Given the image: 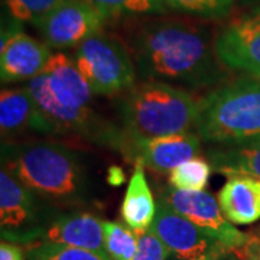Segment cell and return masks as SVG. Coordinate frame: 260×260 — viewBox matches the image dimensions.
Segmentation results:
<instances>
[{
  "label": "cell",
  "instance_id": "cell-1",
  "mask_svg": "<svg viewBox=\"0 0 260 260\" xmlns=\"http://www.w3.org/2000/svg\"><path fill=\"white\" fill-rule=\"evenodd\" d=\"M136 70L148 81L191 88L217 85L227 77L207 29L174 19L150 20L132 39Z\"/></svg>",
  "mask_w": 260,
  "mask_h": 260
},
{
  "label": "cell",
  "instance_id": "cell-2",
  "mask_svg": "<svg viewBox=\"0 0 260 260\" xmlns=\"http://www.w3.org/2000/svg\"><path fill=\"white\" fill-rule=\"evenodd\" d=\"M2 168L55 208L87 204L91 197L83 159L61 143H3Z\"/></svg>",
  "mask_w": 260,
  "mask_h": 260
},
{
  "label": "cell",
  "instance_id": "cell-3",
  "mask_svg": "<svg viewBox=\"0 0 260 260\" xmlns=\"http://www.w3.org/2000/svg\"><path fill=\"white\" fill-rule=\"evenodd\" d=\"M117 112L126 139H150L195 129L200 100L177 85L143 81L124 91Z\"/></svg>",
  "mask_w": 260,
  "mask_h": 260
},
{
  "label": "cell",
  "instance_id": "cell-4",
  "mask_svg": "<svg viewBox=\"0 0 260 260\" xmlns=\"http://www.w3.org/2000/svg\"><path fill=\"white\" fill-rule=\"evenodd\" d=\"M197 135L217 146L260 139V80L243 77L215 87L200 100Z\"/></svg>",
  "mask_w": 260,
  "mask_h": 260
},
{
  "label": "cell",
  "instance_id": "cell-5",
  "mask_svg": "<svg viewBox=\"0 0 260 260\" xmlns=\"http://www.w3.org/2000/svg\"><path fill=\"white\" fill-rule=\"evenodd\" d=\"M74 59L97 95H116L135 85L136 68L116 38L95 34L75 48Z\"/></svg>",
  "mask_w": 260,
  "mask_h": 260
},
{
  "label": "cell",
  "instance_id": "cell-6",
  "mask_svg": "<svg viewBox=\"0 0 260 260\" xmlns=\"http://www.w3.org/2000/svg\"><path fill=\"white\" fill-rule=\"evenodd\" d=\"M25 88L34 97L41 112L52 123L55 133L80 135L84 139L120 150L124 155L127 140L123 130L103 120L90 107L74 109L61 104L51 91L45 75H38L37 78L28 81Z\"/></svg>",
  "mask_w": 260,
  "mask_h": 260
},
{
  "label": "cell",
  "instance_id": "cell-7",
  "mask_svg": "<svg viewBox=\"0 0 260 260\" xmlns=\"http://www.w3.org/2000/svg\"><path fill=\"white\" fill-rule=\"evenodd\" d=\"M58 211L25 186L10 172H0L2 240L26 246L32 234Z\"/></svg>",
  "mask_w": 260,
  "mask_h": 260
},
{
  "label": "cell",
  "instance_id": "cell-8",
  "mask_svg": "<svg viewBox=\"0 0 260 260\" xmlns=\"http://www.w3.org/2000/svg\"><path fill=\"white\" fill-rule=\"evenodd\" d=\"M107 19L103 10L87 0H61L35 26L48 47L68 49L102 32Z\"/></svg>",
  "mask_w": 260,
  "mask_h": 260
},
{
  "label": "cell",
  "instance_id": "cell-9",
  "mask_svg": "<svg viewBox=\"0 0 260 260\" xmlns=\"http://www.w3.org/2000/svg\"><path fill=\"white\" fill-rule=\"evenodd\" d=\"M159 198L185 215L229 253L239 250L249 242L250 234L237 230L224 217L218 201L205 191H186L171 186L164 189Z\"/></svg>",
  "mask_w": 260,
  "mask_h": 260
},
{
  "label": "cell",
  "instance_id": "cell-10",
  "mask_svg": "<svg viewBox=\"0 0 260 260\" xmlns=\"http://www.w3.org/2000/svg\"><path fill=\"white\" fill-rule=\"evenodd\" d=\"M220 64L260 80V6L232 19L214 38Z\"/></svg>",
  "mask_w": 260,
  "mask_h": 260
},
{
  "label": "cell",
  "instance_id": "cell-11",
  "mask_svg": "<svg viewBox=\"0 0 260 260\" xmlns=\"http://www.w3.org/2000/svg\"><path fill=\"white\" fill-rule=\"evenodd\" d=\"M45 42L29 37L22 29V22L8 15L2 23L0 37V77L2 83L30 81L44 73L51 58Z\"/></svg>",
  "mask_w": 260,
  "mask_h": 260
},
{
  "label": "cell",
  "instance_id": "cell-12",
  "mask_svg": "<svg viewBox=\"0 0 260 260\" xmlns=\"http://www.w3.org/2000/svg\"><path fill=\"white\" fill-rule=\"evenodd\" d=\"M150 230L165 244L169 256L177 260L195 259L213 253L229 254L220 243L160 198Z\"/></svg>",
  "mask_w": 260,
  "mask_h": 260
},
{
  "label": "cell",
  "instance_id": "cell-13",
  "mask_svg": "<svg viewBox=\"0 0 260 260\" xmlns=\"http://www.w3.org/2000/svg\"><path fill=\"white\" fill-rule=\"evenodd\" d=\"M45 243L106 253L103 221L87 211H56L32 234L25 247Z\"/></svg>",
  "mask_w": 260,
  "mask_h": 260
},
{
  "label": "cell",
  "instance_id": "cell-14",
  "mask_svg": "<svg viewBox=\"0 0 260 260\" xmlns=\"http://www.w3.org/2000/svg\"><path fill=\"white\" fill-rule=\"evenodd\" d=\"M197 133H177L150 139H126L124 156L139 160L152 171L160 174L172 172L181 164L197 158L201 142Z\"/></svg>",
  "mask_w": 260,
  "mask_h": 260
},
{
  "label": "cell",
  "instance_id": "cell-15",
  "mask_svg": "<svg viewBox=\"0 0 260 260\" xmlns=\"http://www.w3.org/2000/svg\"><path fill=\"white\" fill-rule=\"evenodd\" d=\"M0 129L2 136H15L23 132L42 135L55 133L52 123L41 112L26 88H6L0 94Z\"/></svg>",
  "mask_w": 260,
  "mask_h": 260
},
{
  "label": "cell",
  "instance_id": "cell-16",
  "mask_svg": "<svg viewBox=\"0 0 260 260\" xmlns=\"http://www.w3.org/2000/svg\"><path fill=\"white\" fill-rule=\"evenodd\" d=\"M42 74L47 77L51 91L61 104L74 109L90 107L94 93L74 58L64 52L52 54Z\"/></svg>",
  "mask_w": 260,
  "mask_h": 260
},
{
  "label": "cell",
  "instance_id": "cell-17",
  "mask_svg": "<svg viewBox=\"0 0 260 260\" xmlns=\"http://www.w3.org/2000/svg\"><path fill=\"white\" fill-rule=\"evenodd\" d=\"M224 217L232 224L247 225L260 220V181L251 177H232L217 197Z\"/></svg>",
  "mask_w": 260,
  "mask_h": 260
},
{
  "label": "cell",
  "instance_id": "cell-18",
  "mask_svg": "<svg viewBox=\"0 0 260 260\" xmlns=\"http://www.w3.org/2000/svg\"><path fill=\"white\" fill-rule=\"evenodd\" d=\"M158 211V203H155L148 179L145 175V165L136 160L135 171L132 174L129 185L121 203L120 214L126 225L132 230H148L153 223Z\"/></svg>",
  "mask_w": 260,
  "mask_h": 260
},
{
  "label": "cell",
  "instance_id": "cell-19",
  "mask_svg": "<svg viewBox=\"0 0 260 260\" xmlns=\"http://www.w3.org/2000/svg\"><path fill=\"white\" fill-rule=\"evenodd\" d=\"M215 172L225 177H251L260 181V139L234 146H215L208 150Z\"/></svg>",
  "mask_w": 260,
  "mask_h": 260
},
{
  "label": "cell",
  "instance_id": "cell-20",
  "mask_svg": "<svg viewBox=\"0 0 260 260\" xmlns=\"http://www.w3.org/2000/svg\"><path fill=\"white\" fill-rule=\"evenodd\" d=\"M103 229L106 253L113 260H135L139 247L138 233L114 221H103Z\"/></svg>",
  "mask_w": 260,
  "mask_h": 260
},
{
  "label": "cell",
  "instance_id": "cell-21",
  "mask_svg": "<svg viewBox=\"0 0 260 260\" xmlns=\"http://www.w3.org/2000/svg\"><path fill=\"white\" fill-rule=\"evenodd\" d=\"M213 167L208 160L194 158L181 164L172 172H169V184L177 189L186 191H204L211 177Z\"/></svg>",
  "mask_w": 260,
  "mask_h": 260
},
{
  "label": "cell",
  "instance_id": "cell-22",
  "mask_svg": "<svg viewBox=\"0 0 260 260\" xmlns=\"http://www.w3.org/2000/svg\"><path fill=\"white\" fill-rule=\"evenodd\" d=\"M26 260H113L106 253L61 246V244H35L26 249Z\"/></svg>",
  "mask_w": 260,
  "mask_h": 260
},
{
  "label": "cell",
  "instance_id": "cell-23",
  "mask_svg": "<svg viewBox=\"0 0 260 260\" xmlns=\"http://www.w3.org/2000/svg\"><path fill=\"white\" fill-rule=\"evenodd\" d=\"M169 9L201 18H224L230 13L234 0H160Z\"/></svg>",
  "mask_w": 260,
  "mask_h": 260
},
{
  "label": "cell",
  "instance_id": "cell-24",
  "mask_svg": "<svg viewBox=\"0 0 260 260\" xmlns=\"http://www.w3.org/2000/svg\"><path fill=\"white\" fill-rule=\"evenodd\" d=\"M103 10L109 18L119 15H156L164 13L160 0H87Z\"/></svg>",
  "mask_w": 260,
  "mask_h": 260
},
{
  "label": "cell",
  "instance_id": "cell-25",
  "mask_svg": "<svg viewBox=\"0 0 260 260\" xmlns=\"http://www.w3.org/2000/svg\"><path fill=\"white\" fill-rule=\"evenodd\" d=\"M61 0H3L8 15L19 22L37 25Z\"/></svg>",
  "mask_w": 260,
  "mask_h": 260
},
{
  "label": "cell",
  "instance_id": "cell-26",
  "mask_svg": "<svg viewBox=\"0 0 260 260\" xmlns=\"http://www.w3.org/2000/svg\"><path fill=\"white\" fill-rule=\"evenodd\" d=\"M136 233H138L139 247L135 260H167L169 257V251L165 247V244L159 240L158 236L150 229Z\"/></svg>",
  "mask_w": 260,
  "mask_h": 260
},
{
  "label": "cell",
  "instance_id": "cell-27",
  "mask_svg": "<svg viewBox=\"0 0 260 260\" xmlns=\"http://www.w3.org/2000/svg\"><path fill=\"white\" fill-rule=\"evenodd\" d=\"M249 234V242L233 253L240 260H260V229Z\"/></svg>",
  "mask_w": 260,
  "mask_h": 260
},
{
  "label": "cell",
  "instance_id": "cell-28",
  "mask_svg": "<svg viewBox=\"0 0 260 260\" xmlns=\"http://www.w3.org/2000/svg\"><path fill=\"white\" fill-rule=\"evenodd\" d=\"M0 260H25L23 247L18 243L2 240V243H0Z\"/></svg>",
  "mask_w": 260,
  "mask_h": 260
},
{
  "label": "cell",
  "instance_id": "cell-29",
  "mask_svg": "<svg viewBox=\"0 0 260 260\" xmlns=\"http://www.w3.org/2000/svg\"><path fill=\"white\" fill-rule=\"evenodd\" d=\"M123 181H124V175H123V171L120 168L113 167L109 169V182L112 185H120Z\"/></svg>",
  "mask_w": 260,
  "mask_h": 260
},
{
  "label": "cell",
  "instance_id": "cell-30",
  "mask_svg": "<svg viewBox=\"0 0 260 260\" xmlns=\"http://www.w3.org/2000/svg\"><path fill=\"white\" fill-rule=\"evenodd\" d=\"M224 256V253H213V254H207L203 257H195V259H186V260H220Z\"/></svg>",
  "mask_w": 260,
  "mask_h": 260
},
{
  "label": "cell",
  "instance_id": "cell-31",
  "mask_svg": "<svg viewBox=\"0 0 260 260\" xmlns=\"http://www.w3.org/2000/svg\"><path fill=\"white\" fill-rule=\"evenodd\" d=\"M239 2L247 6H260V0H239Z\"/></svg>",
  "mask_w": 260,
  "mask_h": 260
}]
</instances>
